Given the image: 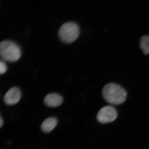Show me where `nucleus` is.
<instances>
[{
    "instance_id": "nucleus-1",
    "label": "nucleus",
    "mask_w": 149,
    "mask_h": 149,
    "mask_svg": "<svg viewBox=\"0 0 149 149\" xmlns=\"http://www.w3.org/2000/svg\"><path fill=\"white\" fill-rule=\"evenodd\" d=\"M102 94L104 100L108 103L115 105L124 103L127 96L125 89L120 85L113 83L105 85L102 88Z\"/></svg>"
},
{
    "instance_id": "nucleus-2",
    "label": "nucleus",
    "mask_w": 149,
    "mask_h": 149,
    "mask_svg": "<svg viewBox=\"0 0 149 149\" xmlns=\"http://www.w3.org/2000/svg\"><path fill=\"white\" fill-rule=\"evenodd\" d=\"M0 55L3 60L15 62L21 56V49L15 42L9 40H3L0 44Z\"/></svg>"
},
{
    "instance_id": "nucleus-3",
    "label": "nucleus",
    "mask_w": 149,
    "mask_h": 149,
    "mask_svg": "<svg viewBox=\"0 0 149 149\" xmlns=\"http://www.w3.org/2000/svg\"><path fill=\"white\" fill-rule=\"evenodd\" d=\"M80 34V29L77 24L68 22L61 26L58 32L59 38L63 42L70 44L74 41Z\"/></svg>"
},
{
    "instance_id": "nucleus-4",
    "label": "nucleus",
    "mask_w": 149,
    "mask_h": 149,
    "mask_svg": "<svg viewBox=\"0 0 149 149\" xmlns=\"http://www.w3.org/2000/svg\"><path fill=\"white\" fill-rule=\"evenodd\" d=\"M118 116L116 109L111 106H105L100 110L97 115L98 122L107 124L114 121Z\"/></svg>"
},
{
    "instance_id": "nucleus-5",
    "label": "nucleus",
    "mask_w": 149,
    "mask_h": 149,
    "mask_svg": "<svg viewBox=\"0 0 149 149\" xmlns=\"http://www.w3.org/2000/svg\"><path fill=\"white\" fill-rule=\"evenodd\" d=\"M21 96L22 93L20 89L17 87H13L6 93L3 101L7 105H15L19 101Z\"/></svg>"
},
{
    "instance_id": "nucleus-6",
    "label": "nucleus",
    "mask_w": 149,
    "mask_h": 149,
    "mask_svg": "<svg viewBox=\"0 0 149 149\" xmlns=\"http://www.w3.org/2000/svg\"><path fill=\"white\" fill-rule=\"evenodd\" d=\"M44 102L48 107H57L62 104L63 98L61 95L57 93H50L47 95L45 97Z\"/></svg>"
},
{
    "instance_id": "nucleus-7",
    "label": "nucleus",
    "mask_w": 149,
    "mask_h": 149,
    "mask_svg": "<svg viewBox=\"0 0 149 149\" xmlns=\"http://www.w3.org/2000/svg\"><path fill=\"white\" fill-rule=\"evenodd\" d=\"M57 123V119L56 117H50L43 121L41 128L42 131L45 133H49L55 127Z\"/></svg>"
},
{
    "instance_id": "nucleus-8",
    "label": "nucleus",
    "mask_w": 149,
    "mask_h": 149,
    "mask_svg": "<svg viewBox=\"0 0 149 149\" xmlns=\"http://www.w3.org/2000/svg\"><path fill=\"white\" fill-rule=\"evenodd\" d=\"M140 46L145 55L149 54V36L145 35L141 37Z\"/></svg>"
},
{
    "instance_id": "nucleus-9",
    "label": "nucleus",
    "mask_w": 149,
    "mask_h": 149,
    "mask_svg": "<svg viewBox=\"0 0 149 149\" xmlns=\"http://www.w3.org/2000/svg\"><path fill=\"white\" fill-rule=\"evenodd\" d=\"M7 69L6 65L3 61H1L0 62V73L1 74H4L6 72Z\"/></svg>"
},
{
    "instance_id": "nucleus-10",
    "label": "nucleus",
    "mask_w": 149,
    "mask_h": 149,
    "mask_svg": "<svg viewBox=\"0 0 149 149\" xmlns=\"http://www.w3.org/2000/svg\"><path fill=\"white\" fill-rule=\"evenodd\" d=\"M3 121L2 118V117L1 116V117H0V127H2L3 125Z\"/></svg>"
}]
</instances>
